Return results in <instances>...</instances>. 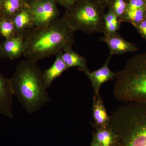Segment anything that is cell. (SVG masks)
<instances>
[{"label": "cell", "instance_id": "7", "mask_svg": "<svg viewBox=\"0 0 146 146\" xmlns=\"http://www.w3.org/2000/svg\"><path fill=\"white\" fill-rule=\"evenodd\" d=\"M104 35L100 38V40L107 44L111 55L134 52L138 50L136 45L125 40L117 32Z\"/></svg>", "mask_w": 146, "mask_h": 146}, {"label": "cell", "instance_id": "25", "mask_svg": "<svg viewBox=\"0 0 146 146\" xmlns=\"http://www.w3.org/2000/svg\"><path fill=\"white\" fill-rule=\"evenodd\" d=\"M25 1V2L28 5L36 1H38V0H24Z\"/></svg>", "mask_w": 146, "mask_h": 146}, {"label": "cell", "instance_id": "22", "mask_svg": "<svg viewBox=\"0 0 146 146\" xmlns=\"http://www.w3.org/2000/svg\"><path fill=\"white\" fill-rule=\"evenodd\" d=\"M134 27L142 37L146 41V18Z\"/></svg>", "mask_w": 146, "mask_h": 146}, {"label": "cell", "instance_id": "9", "mask_svg": "<svg viewBox=\"0 0 146 146\" xmlns=\"http://www.w3.org/2000/svg\"><path fill=\"white\" fill-rule=\"evenodd\" d=\"M111 57L112 55H110L100 69L92 72L90 71L86 74L91 82L95 95H100V90L102 85L108 81L113 80L117 77V72H112L109 68Z\"/></svg>", "mask_w": 146, "mask_h": 146}, {"label": "cell", "instance_id": "6", "mask_svg": "<svg viewBox=\"0 0 146 146\" xmlns=\"http://www.w3.org/2000/svg\"><path fill=\"white\" fill-rule=\"evenodd\" d=\"M28 6L33 17L35 27L45 26L58 18L55 0H38Z\"/></svg>", "mask_w": 146, "mask_h": 146}, {"label": "cell", "instance_id": "24", "mask_svg": "<svg viewBox=\"0 0 146 146\" xmlns=\"http://www.w3.org/2000/svg\"><path fill=\"white\" fill-rule=\"evenodd\" d=\"M101 146L98 143L95 141L94 139H92V142L91 143V146Z\"/></svg>", "mask_w": 146, "mask_h": 146}, {"label": "cell", "instance_id": "1", "mask_svg": "<svg viewBox=\"0 0 146 146\" xmlns=\"http://www.w3.org/2000/svg\"><path fill=\"white\" fill-rule=\"evenodd\" d=\"M74 32L63 17L45 26L29 29L22 33L25 42L23 56L37 63L56 55L74 44Z\"/></svg>", "mask_w": 146, "mask_h": 146}, {"label": "cell", "instance_id": "3", "mask_svg": "<svg viewBox=\"0 0 146 146\" xmlns=\"http://www.w3.org/2000/svg\"><path fill=\"white\" fill-rule=\"evenodd\" d=\"M108 127L116 137L112 146H146V102L122 106L110 116Z\"/></svg>", "mask_w": 146, "mask_h": 146}, {"label": "cell", "instance_id": "28", "mask_svg": "<svg viewBox=\"0 0 146 146\" xmlns=\"http://www.w3.org/2000/svg\"><path fill=\"white\" fill-rule=\"evenodd\" d=\"M144 1H145V5L146 7V0H144Z\"/></svg>", "mask_w": 146, "mask_h": 146}, {"label": "cell", "instance_id": "19", "mask_svg": "<svg viewBox=\"0 0 146 146\" xmlns=\"http://www.w3.org/2000/svg\"><path fill=\"white\" fill-rule=\"evenodd\" d=\"M146 9L133 11H126L122 22H128L134 27L146 18Z\"/></svg>", "mask_w": 146, "mask_h": 146}, {"label": "cell", "instance_id": "8", "mask_svg": "<svg viewBox=\"0 0 146 146\" xmlns=\"http://www.w3.org/2000/svg\"><path fill=\"white\" fill-rule=\"evenodd\" d=\"M25 42L23 34L5 39L0 44V57L13 60L23 55Z\"/></svg>", "mask_w": 146, "mask_h": 146}, {"label": "cell", "instance_id": "17", "mask_svg": "<svg viewBox=\"0 0 146 146\" xmlns=\"http://www.w3.org/2000/svg\"><path fill=\"white\" fill-rule=\"evenodd\" d=\"M104 23L105 33H114L119 30L121 23L115 12L110 9L104 16Z\"/></svg>", "mask_w": 146, "mask_h": 146}, {"label": "cell", "instance_id": "23", "mask_svg": "<svg viewBox=\"0 0 146 146\" xmlns=\"http://www.w3.org/2000/svg\"><path fill=\"white\" fill-rule=\"evenodd\" d=\"M57 1L60 5L65 7L66 8L72 5L78 0H55Z\"/></svg>", "mask_w": 146, "mask_h": 146}, {"label": "cell", "instance_id": "27", "mask_svg": "<svg viewBox=\"0 0 146 146\" xmlns=\"http://www.w3.org/2000/svg\"><path fill=\"white\" fill-rule=\"evenodd\" d=\"M5 0H0V7H1V5L2 4L3 2Z\"/></svg>", "mask_w": 146, "mask_h": 146}, {"label": "cell", "instance_id": "29", "mask_svg": "<svg viewBox=\"0 0 146 146\" xmlns=\"http://www.w3.org/2000/svg\"><path fill=\"white\" fill-rule=\"evenodd\" d=\"M1 13H0V19H1Z\"/></svg>", "mask_w": 146, "mask_h": 146}, {"label": "cell", "instance_id": "12", "mask_svg": "<svg viewBox=\"0 0 146 146\" xmlns=\"http://www.w3.org/2000/svg\"><path fill=\"white\" fill-rule=\"evenodd\" d=\"M60 53L62 60L68 68L76 67L85 74L90 72L85 58L74 51L72 47L66 48Z\"/></svg>", "mask_w": 146, "mask_h": 146}, {"label": "cell", "instance_id": "26", "mask_svg": "<svg viewBox=\"0 0 146 146\" xmlns=\"http://www.w3.org/2000/svg\"><path fill=\"white\" fill-rule=\"evenodd\" d=\"M113 0H102L106 4H109Z\"/></svg>", "mask_w": 146, "mask_h": 146}, {"label": "cell", "instance_id": "13", "mask_svg": "<svg viewBox=\"0 0 146 146\" xmlns=\"http://www.w3.org/2000/svg\"><path fill=\"white\" fill-rule=\"evenodd\" d=\"M56 58L52 65L43 72V78L46 87L48 88L53 81L62 75V74L69 69L62 60L60 52L56 55Z\"/></svg>", "mask_w": 146, "mask_h": 146}, {"label": "cell", "instance_id": "21", "mask_svg": "<svg viewBox=\"0 0 146 146\" xmlns=\"http://www.w3.org/2000/svg\"><path fill=\"white\" fill-rule=\"evenodd\" d=\"M143 9H146L144 0H129L127 3V11H133Z\"/></svg>", "mask_w": 146, "mask_h": 146}, {"label": "cell", "instance_id": "10", "mask_svg": "<svg viewBox=\"0 0 146 146\" xmlns=\"http://www.w3.org/2000/svg\"><path fill=\"white\" fill-rule=\"evenodd\" d=\"M13 92L10 82L0 72V114L13 118Z\"/></svg>", "mask_w": 146, "mask_h": 146}, {"label": "cell", "instance_id": "5", "mask_svg": "<svg viewBox=\"0 0 146 146\" xmlns=\"http://www.w3.org/2000/svg\"><path fill=\"white\" fill-rule=\"evenodd\" d=\"M67 8L63 18L75 31H80L87 34L105 33V14L96 2L78 0Z\"/></svg>", "mask_w": 146, "mask_h": 146}, {"label": "cell", "instance_id": "16", "mask_svg": "<svg viewBox=\"0 0 146 146\" xmlns=\"http://www.w3.org/2000/svg\"><path fill=\"white\" fill-rule=\"evenodd\" d=\"M93 139L101 146H112L115 142V135L109 128L94 127Z\"/></svg>", "mask_w": 146, "mask_h": 146}, {"label": "cell", "instance_id": "30", "mask_svg": "<svg viewBox=\"0 0 146 146\" xmlns=\"http://www.w3.org/2000/svg\"></svg>", "mask_w": 146, "mask_h": 146}, {"label": "cell", "instance_id": "15", "mask_svg": "<svg viewBox=\"0 0 146 146\" xmlns=\"http://www.w3.org/2000/svg\"><path fill=\"white\" fill-rule=\"evenodd\" d=\"M27 5L24 0H5L0 7V13L1 16L12 19Z\"/></svg>", "mask_w": 146, "mask_h": 146}, {"label": "cell", "instance_id": "11", "mask_svg": "<svg viewBox=\"0 0 146 146\" xmlns=\"http://www.w3.org/2000/svg\"><path fill=\"white\" fill-rule=\"evenodd\" d=\"M92 110L94 123H92V125L94 127H108L110 116L108 114L100 95H94L93 99Z\"/></svg>", "mask_w": 146, "mask_h": 146}, {"label": "cell", "instance_id": "18", "mask_svg": "<svg viewBox=\"0 0 146 146\" xmlns=\"http://www.w3.org/2000/svg\"><path fill=\"white\" fill-rule=\"evenodd\" d=\"M0 35L5 39H9L17 35L12 19L1 16L0 19Z\"/></svg>", "mask_w": 146, "mask_h": 146}, {"label": "cell", "instance_id": "14", "mask_svg": "<svg viewBox=\"0 0 146 146\" xmlns=\"http://www.w3.org/2000/svg\"><path fill=\"white\" fill-rule=\"evenodd\" d=\"M17 35L34 27V21L28 6L22 9L12 18Z\"/></svg>", "mask_w": 146, "mask_h": 146}, {"label": "cell", "instance_id": "20", "mask_svg": "<svg viewBox=\"0 0 146 146\" xmlns=\"http://www.w3.org/2000/svg\"><path fill=\"white\" fill-rule=\"evenodd\" d=\"M125 0H113L111 9L115 12L120 23H122L127 7Z\"/></svg>", "mask_w": 146, "mask_h": 146}, {"label": "cell", "instance_id": "2", "mask_svg": "<svg viewBox=\"0 0 146 146\" xmlns=\"http://www.w3.org/2000/svg\"><path fill=\"white\" fill-rule=\"evenodd\" d=\"M9 80L13 96L29 114L37 112L50 101L43 72L36 62L22 60Z\"/></svg>", "mask_w": 146, "mask_h": 146}, {"label": "cell", "instance_id": "4", "mask_svg": "<svg viewBox=\"0 0 146 146\" xmlns=\"http://www.w3.org/2000/svg\"><path fill=\"white\" fill-rule=\"evenodd\" d=\"M113 91L119 101L146 102V52L131 57L117 72Z\"/></svg>", "mask_w": 146, "mask_h": 146}]
</instances>
